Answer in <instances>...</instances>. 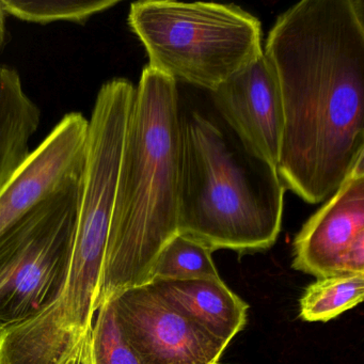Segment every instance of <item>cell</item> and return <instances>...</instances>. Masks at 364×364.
Wrapping results in <instances>:
<instances>
[{"mask_svg":"<svg viewBox=\"0 0 364 364\" xmlns=\"http://www.w3.org/2000/svg\"><path fill=\"white\" fill-rule=\"evenodd\" d=\"M89 120L65 114L0 193V234L36 206L84 178Z\"/></svg>","mask_w":364,"mask_h":364,"instance_id":"obj_8","label":"cell"},{"mask_svg":"<svg viewBox=\"0 0 364 364\" xmlns=\"http://www.w3.org/2000/svg\"><path fill=\"white\" fill-rule=\"evenodd\" d=\"M82 180L0 234V332L35 318L63 294L75 244Z\"/></svg>","mask_w":364,"mask_h":364,"instance_id":"obj_5","label":"cell"},{"mask_svg":"<svg viewBox=\"0 0 364 364\" xmlns=\"http://www.w3.org/2000/svg\"><path fill=\"white\" fill-rule=\"evenodd\" d=\"M86 347L89 364H146L125 340L112 300L97 309Z\"/></svg>","mask_w":364,"mask_h":364,"instance_id":"obj_14","label":"cell"},{"mask_svg":"<svg viewBox=\"0 0 364 364\" xmlns=\"http://www.w3.org/2000/svg\"><path fill=\"white\" fill-rule=\"evenodd\" d=\"M285 191L277 170L235 137L199 112H181L178 234L213 252L267 250L280 234Z\"/></svg>","mask_w":364,"mask_h":364,"instance_id":"obj_3","label":"cell"},{"mask_svg":"<svg viewBox=\"0 0 364 364\" xmlns=\"http://www.w3.org/2000/svg\"><path fill=\"white\" fill-rule=\"evenodd\" d=\"M109 300L125 340L146 364H220L229 346L170 306L153 283Z\"/></svg>","mask_w":364,"mask_h":364,"instance_id":"obj_6","label":"cell"},{"mask_svg":"<svg viewBox=\"0 0 364 364\" xmlns=\"http://www.w3.org/2000/svg\"><path fill=\"white\" fill-rule=\"evenodd\" d=\"M129 25L146 48L149 67L210 92L264 53L261 23L235 5L137 1Z\"/></svg>","mask_w":364,"mask_h":364,"instance_id":"obj_4","label":"cell"},{"mask_svg":"<svg viewBox=\"0 0 364 364\" xmlns=\"http://www.w3.org/2000/svg\"><path fill=\"white\" fill-rule=\"evenodd\" d=\"M263 50L282 103L277 173L321 203L364 155V3L302 0L277 18Z\"/></svg>","mask_w":364,"mask_h":364,"instance_id":"obj_1","label":"cell"},{"mask_svg":"<svg viewBox=\"0 0 364 364\" xmlns=\"http://www.w3.org/2000/svg\"><path fill=\"white\" fill-rule=\"evenodd\" d=\"M294 269L317 279L364 274V155L294 240Z\"/></svg>","mask_w":364,"mask_h":364,"instance_id":"obj_7","label":"cell"},{"mask_svg":"<svg viewBox=\"0 0 364 364\" xmlns=\"http://www.w3.org/2000/svg\"><path fill=\"white\" fill-rule=\"evenodd\" d=\"M6 37H7V29H6V14L4 11L1 5H0V50L3 48L5 44Z\"/></svg>","mask_w":364,"mask_h":364,"instance_id":"obj_17","label":"cell"},{"mask_svg":"<svg viewBox=\"0 0 364 364\" xmlns=\"http://www.w3.org/2000/svg\"><path fill=\"white\" fill-rule=\"evenodd\" d=\"M41 110L26 95L20 74L0 65V193L31 154Z\"/></svg>","mask_w":364,"mask_h":364,"instance_id":"obj_11","label":"cell"},{"mask_svg":"<svg viewBox=\"0 0 364 364\" xmlns=\"http://www.w3.org/2000/svg\"><path fill=\"white\" fill-rule=\"evenodd\" d=\"M210 95L217 112L244 150L277 170L284 129L282 103L264 53Z\"/></svg>","mask_w":364,"mask_h":364,"instance_id":"obj_9","label":"cell"},{"mask_svg":"<svg viewBox=\"0 0 364 364\" xmlns=\"http://www.w3.org/2000/svg\"><path fill=\"white\" fill-rule=\"evenodd\" d=\"M164 299L215 338L229 343L244 329L249 306L221 278L155 279Z\"/></svg>","mask_w":364,"mask_h":364,"instance_id":"obj_10","label":"cell"},{"mask_svg":"<svg viewBox=\"0 0 364 364\" xmlns=\"http://www.w3.org/2000/svg\"><path fill=\"white\" fill-rule=\"evenodd\" d=\"M118 0H92V1H16L0 0L6 14L25 22L48 24L52 22L85 24L95 14L107 11L118 5Z\"/></svg>","mask_w":364,"mask_h":364,"instance_id":"obj_15","label":"cell"},{"mask_svg":"<svg viewBox=\"0 0 364 364\" xmlns=\"http://www.w3.org/2000/svg\"><path fill=\"white\" fill-rule=\"evenodd\" d=\"M213 251L201 242L176 234L157 257L155 279L220 278L212 257Z\"/></svg>","mask_w":364,"mask_h":364,"instance_id":"obj_13","label":"cell"},{"mask_svg":"<svg viewBox=\"0 0 364 364\" xmlns=\"http://www.w3.org/2000/svg\"><path fill=\"white\" fill-rule=\"evenodd\" d=\"M180 157L176 84L146 65L127 123L97 311L151 282L159 253L178 234Z\"/></svg>","mask_w":364,"mask_h":364,"instance_id":"obj_2","label":"cell"},{"mask_svg":"<svg viewBox=\"0 0 364 364\" xmlns=\"http://www.w3.org/2000/svg\"><path fill=\"white\" fill-rule=\"evenodd\" d=\"M364 274H336L317 279L299 301V316L306 321L336 318L363 301Z\"/></svg>","mask_w":364,"mask_h":364,"instance_id":"obj_12","label":"cell"},{"mask_svg":"<svg viewBox=\"0 0 364 364\" xmlns=\"http://www.w3.org/2000/svg\"><path fill=\"white\" fill-rule=\"evenodd\" d=\"M86 344L87 341L77 351H75V353H74L65 364H89L88 357H87Z\"/></svg>","mask_w":364,"mask_h":364,"instance_id":"obj_16","label":"cell"}]
</instances>
